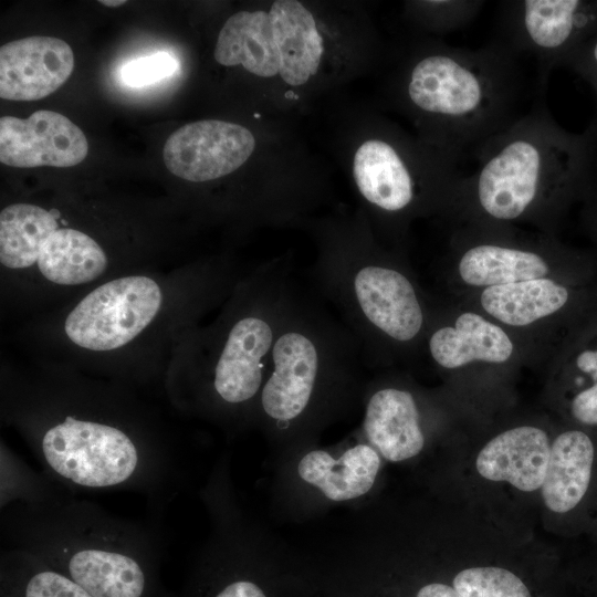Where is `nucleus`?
Segmentation results:
<instances>
[{
	"instance_id": "2",
	"label": "nucleus",
	"mask_w": 597,
	"mask_h": 597,
	"mask_svg": "<svg viewBox=\"0 0 597 597\" xmlns=\"http://www.w3.org/2000/svg\"><path fill=\"white\" fill-rule=\"evenodd\" d=\"M460 185L450 223L520 227L559 237L569 211L597 175V129L561 126L546 97L490 138Z\"/></svg>"
},
{
	"instance_id": "22",
	"label": "nucleus",
	"mask_w": 597,
	"mask_h": 597,
	"mask_svg": "<svg viewBox=\"0 0 597 597\" xmlns=\"http://www.w3.org/2000/svg\"><path fill=\"white\" fill-rule=\"evenodd\" d=\"M269 14L280 52V76L292 86L305 84L317 73L324 51L312 12L300 1L276 0Z\"/></svg>"
},
{
	"instance_id": "15",
	"label": "nucleus",
	"mask_w": 597,
	"mask_h": 597,
	"mask_svg": "<svg viewBox=\"0 0 597 597\" xmlns=\"http://www.w3.org/2000/svg\"><path fill=\"white\" fill-rule=\"evenodd\" d=\"M84 133L64 115L40 109L28 118H0V161L18 168L72 167L86 157Z\"/></svg>"
},
{
	"instance_id": "14",
	"label": "nucleus",
	"mask_w": 597,
	"mask_h": 597,
	"mask_svg": "<svg viewBox=\"0 0 597 597\" xmlns=\"http://www.w3.org/2000/svg\"><path fill=\"white\" fill-rule=\"evenodd\" d=\"M254 147V136L247 127L205 119L174 132L165 143L163 157L172 175L203 182L235 171L250 158Z\"/></svg>"
},
{
	"instance_id": "27",
	"label": "nucleus",
	"mask_w": 597,
	"mask_h": 597,
	"mask_svg": "<svg viewBox=\"0 0 597 597\" xmlns=\"http://www.w3.org/2000/svg\"><path fill=\"white\" fill-rule=\"evenodd\" d=\"M485 4L482 0H439L415 3L416 15L427 28L438 32L467 27Z\"/></svg>"
},
{
	"instance_id": "24",
	"label": "nucleus",
	"mask_w": 597,
	"mask_h": 597,
	"mask_svg": "<svg viewBox=\"0 0 597 597\" xmlns=\"http://www.w3.org/2000/svg\"><path fill=\"white\" fill-rule=\"evenodd\" d=\"M213 55L221 65H242L260 77L279 74L280 52L269 12L256 10L232 14L219 32Z\"/></svg>"
},
{
	"instance_id": "16",
	"label": "nucleus",
	"mask_w": 597,
	"mask_h": 597,
	"mask_svg": "<svg viewBox=\"0 0 597 597\" xmlns=\"http://www.w3.org/2000/svg\"><path fill=\"white\" fill-rule=\"evenodd\" d=\"M74 69V54L63 40L29 36L0 49V96L36 101L61 87Z\"/></svg>"
},
{
	"instance_id": "11",
	"label": "nucleus",
	"mask_w": 597,
	"mask_h": 597,
	"mask_svg": "<svg viewBox=\"0 0 597 597\" xmlns=\"http://www.w3.org/2000/svg\"><path fill=\"white\" fill-rule=\"evenodd\" d=\"M0 262L10 270L36 268L56 285L92 282L107 269L102 247L88 234L61 227L60 213L31 203H19L0 243Z\"/></svg>"
},
{
	"instance_id": "29",
	"label": "nucleus",
	"mask_w": 597,
	"mask_h": 597,
	"mask_svg": "<svg viewBox=\"0 0 597 597\" xmlns=\"http://www.w3.org/2000/svg\"><path fill=\"white\" fill-rule=\"evenodd\" d=\"M564 66L575 72L591 87L597 102V34L582 44Z\"/></svg>"
},
{
	"instance_id": "30",
	"label": "nucleus",
	"mask_w": 597,
	"mask_h": 597,
	"mask_svg": "<svg viewBox=\"0 0 597 597\" xmlns=\"http://www.w3.org/2000/svg\"><path fill=\"white\" fill-rule=\"evenodd\" d=\"M580 226L597 245V175L579 202Z\"/></svg>"
},
{
	"instance_id": "28",
	"label": "nucleus",
	"mask_w": 597,
	"mask_h": 597,
	"mask_svg": "<svg viewBox=\"0 0 597 597\" xmlns=\"http://www.w3.org/2000/svg\"><path fill=\"white\" fill-rule=\"evenodd\" d=\"M177 61L167 52H158L127 62L121 69L122 81L132 87H140L170 76Z\"/></svg>"
},
{
	"instance_id": "10",
	"label": "nucleus",
	"mask_w": 597,
	"mask_h": 597,
	"mask_svg": "<svg viewBox=\"0 0 597 597\" xmlns=\"http://www.w3.org/2000/svg\"><path fill=\"white\" fill-rule=\"evenodd\" d=\"M597 34V0H507L496 10L493 39L535 63V95L546 97L553 70Z\"/></svg>"
},
{
	"instance_id": "34",
	"label": "nucleus",
	"mask_w": 597,
	"mask_h": 597,
	"mask_svg": "<svg viewBox=\"0 0 597 597\" xmlns=\"http://www.w3.org/2000/svg\"><path fill=\"white\" fill-rule=\"evenodd\" d=\"M336 597H342V596L336 595Z\"/></svg>"
},
{
	"instance_id": "20",
	"label": "nucleus",
	"mask_w": 597,
	"mask_h": 597,
	"mask_svg": "<svg viewBox=\"0 0 597 597\" xmlns=\"http://www.w3.org/2000/svg\"><path fill=\"white\" fill-rule=\"evenodd\" d=\"M547 371L549 388L569 418L597 428V323L567 344Z\"/></svg>"
},
{
	"instance_id": "32",
	"label": "nucleus",
	"mask_w": 597,
	"mask_h": 597,
	"mask_svg": "<svg viewBox=\"0 0 597 597\" xmlns=\"http://www.w3.org/2000/svg\"><path fill=\"white\" fill-rule=\"evenodd\" d=\"M100 3H102L103 6H106V7H119L124 3H126V1H122V0H101Z\"/></svg>"
},
{
	"instance_id": "21",
	"label": "nucleus",
	"mask_w": 597,
	"mask_h": 597,
	"mask_svg": "<svg viewBox=\"0 0 597 597\" xmlns=\"http://www.w3.org/2000/svg\"><path fill=\"white\" fill-rule=\"evenodd\" d=\"M381 464L379 453L368 443H357L338 458L325 450L306 452L297 463L298 476L333 502H346L366 494Z\"/></svg>"
},
{
	"instance_id": "1",
	"label": "nucleus",
	"mask_w": 597,
	"mask_h": 597,
	"mask_svg": "<svg viewBox=\"0 0 597 597\" xmlns=\"http://www.w3.org/2000/svg\"><path fill=\"white\" fill-rule=\"evenodd\" d=\"M71 395L21 401L11 411L42 473L73 494L137 493L163 514L186 484L184 460L171 440L122 402Z\"/></svg>"
},
{
	"instance_id": "6",
	"label": "nucleus",
	"mask_w": 597,
	"mask_h": 597,
	"mask_svg": "<svg viewBox=\"0 0 597 597\" xmlns=\"http://www.w3.org/2000/svg\"><path fill=\"white\" fill-rule=\"evenodd\" d=\"M444 276L453 297L543 277L595 282L597 255L535 230L463 223L453 226Z\"/></svg>"
},
{
	"instance_id": "5",
	"label": "nucleus",
	"mask_w": 597,
	"mask_h": 597,
	"mask_svg": "<svg viewBox=\"0 0 597 597\" xmlns=\"http://www.w3.org/2000/svg\"><path fill=\"white\" fill-rule=\"evenodd\" d=\"M321 273L375 362H398L423 349L437 305L402 260L384 254Z\"/></svg>"
},
{
	"instance_id": "18",
	"label": "nucleus",
	"mask_w": 597,
	"mask_h": 597,
	"mask_svg": "<svg viewBox=\"0 0 597 597\" xmlns=\"http://www.w3.org/2000/svg\"><path fill=\"white\" fill-rule=\"evenodd\" d=\"M551 444L548 432L538 426L510 427L484 444L476 457V470L486 480L535 491L544 481Z\"/></svg>"
},
{
	"instance_id": "33",
	"label": "nucleus",
	"mask_w": 597,
	"mask_h": 597,
	"mask_svg": "<svg viewBox=\"0 0 597 597\" xmlns=\"http://www.w3.org/2000/svg\"><path fill=\"white\" fill-rule=\"evenodd\" d=\"M590 124L597 129V102H596V113H595V117H594V119L591 121Z\"/></svg>"
},
{
	"instance_id": "25",
	"label": "nucleus",
	"mask_w": 597,
	"mask_h": 597,
	"mask_svg": "<svg viewBox=\"0 0 597 597\" xmlns=\"http://www.w3.org/2000/svg\"><path fill=\"white\" fill-rule=\"evenodd\" d=\"M0 597H92L70 577L20 548L1 545Z\"/></svg>"
},
{
	"instance_id": "8",
	"label": "nucleus",
	"mask_w": 597,
	"mask_h": 597,
	"mask_svg": "<svg viewBox=\"0 0 597 597\" xmlns=\"http://www.w3.org/2000/svg\"><path fill=\"white\" fill-rule=\"evenodd\" d=\"M313 313L291 302L275 339L259 402L274 423L289 426L310 408L321 384L343 362L350 343Z\"/></svg>"
},
{
	"instance_id": "7",
	"label": "nucleus",
	"mask_w": 597,
	"mask_h": 597,
	"mask_svg": "<svg viewBox=\"0 0 597 597\" xmlns=\"http://www.w3.org/2000/svg\"><path fill=\"white\" fill-rule=\"evenodd\" d=\"M512 333L534 366L545 365L597 323V281L543 277L493 286L453 297Z\"/></svg>"
},
{
	"instance_id": "19",
	"label": "nucleus",
	"mask_w": 597,
	"mask_h": 597,
	"mask_svg": "<svg viewBox=\"0 0 597 597\" xmlns=\"http://www.w3.org/2000/svg\"><path fill=\"white\" fill-rule=\"evenodd\" d=\"M220 541L206 552L179 597H286L260 570L222 525Z\"/></svg>"
},
{
	"instance_id": "9",
	"label": "nucleus",
	"mask_w": 597,
	"mask_h": 597,
	"mask_svg": "<svg viewBox=\"0 0 597 597\" xmlns=\"http://www.w3.org/2000/svg\"><path fill=\"white\" fill-rule=\"evenodd\" d=\"M423 350L442 375L458 384L496 383L523 366H534L512 333L455 298L436 306Z\"/></svg>"
},
{
	"instance_id": "12",
	"label": "nucleus",
	"mask_w": 597,
	"mask_h": 597,
	"mask_svg": "<svg viewBox=\"0 0 597 597\" xmlns=\"http://www.w3.org/2000/svg\"><path fill=\"white\" fill-rule=\"evenodd\" d=\"M287 290L275 279L262 305L230 327L212 375L216 399L230 407L260 397L271 368L272 349L291 304Z\"/></svg>"
},
{
	"instance_id": "4",
	"label": "nucleus",
	"mask_w": 597,
	"mask_h": 597,
	"mask_svg": "<svg viewBox=\"0 0 597 597\" xmlns=\"http://www.w3.org/2000/svg\"><path fill=\"white\" fill-rule=\"evenodd\" d=\"M421 49L402 72L401 95L432 146L459 165L532 106L521 60L498 40Z\"/></svg>"
},
{
	"instance_id": "31",
	"label": "nucleus",
	"mask_w": 597,
	"mask_h": 597,
	"mask_svg": "<svg viewBox=\"0 0 597 597\" xmlns=\"http://www.w3.org/2000/svg\"><path fill=\"white\" fill-rule=\"evenodd\" d=\"M413 597H463L453 586L432 582L422 585Z\"/></svg>"
},
{
	"instance_id": "23",
	"label": "nucleus",
	"mask_w": 597,
	"mask_h": 597,
	"mask_svg": "<svg viewBox=\"0 0 597 597\" xmlns=\"http://www.w3.org/2000/svg\"><path fill=\"white\" fill-rule=\"evenodd\" d=\"M594 454V442L582 429H566L552 441L541 486L551 511L565 513L580 502L589 486Z\"/></svg>"
},
{
	"instance_id": "17",
	"label": "nucleus",
	"mask_w": 597,
	"mask_h": 597,
	"mask_svg": "<svg viewBox=\"0 0 597 597\" xmlns=\"http://www.w3.org/2000/svg\"><path fill=\"white\" fill-rule=\"evenodd\" d=\"M363 429L368 444L391 462L418 455L426 443L420 405L406 386L385 385L374 390L365 407Z\"/></svg>"
},
{
	"instance_id": "3",
	"label": "nucleus",
	"mask_w": 597,
	"mask_h": 597,
	"mask_svg": "<svg viewBox=\"0 0 597 597\" xmlns=\"http://www.w3.org/2000/svg\"><path fill=\"white\" fill-rule=\"evenodd\" d=\"M1 545L25 551L92 597H177L161 580L158 535L53 483L43 473L1 505Z\"/></svg>"
},
{
	"instance_id": "13",
	"label": "nucleus",
	"mask_w": 597,
	"mask_h": 597,
	"mask_svg": "<svg viewBox=\"0 0 597 597\" xmlns=\"http://www.w3.org/2000/svg\"><path fill=\"white\" fill-rule=\"evenodd\" d=\"M163 303L158 283L144 275L108 281L84 296L64 323L66 336L90 350H113L132 342Z\"/></svg>"
},
{
	"instance_id": "26",
	"label": "nucleus",
	"mask_w": 597,
	"mask_h": 597,
	"mask_svg": "<svg viewBox=\"0 0 597 597\" xmlns=\"http://www.w3.org/2000/svg\"><path fill=\"white\" fill-rule=\"evenodd\" d=\"M452 586L463 597H531L514 573L495 566L465 568L455 575Z\"/></svg>"
}]
</instances>
